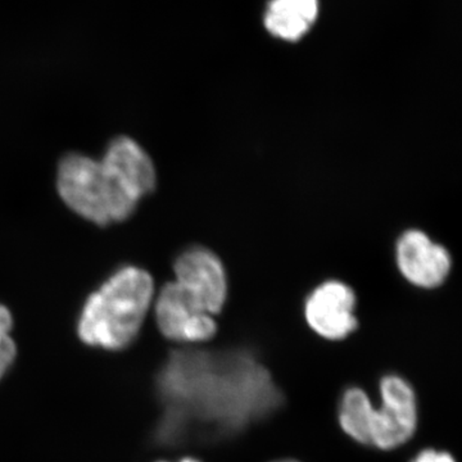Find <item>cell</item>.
Wrapping results in <instances>:
<instances>
[{"instance_id":"2","label":"cell","mask_w":462,"mask_h":462,"mask_svg":"<svg viewBox=\"0 0 462 462\" xmlns=\"http://www.w3.org/2000/svg\"><path fill=\"white\" fill-rule=\"evenodd\" d=\"M382 403L374 406L364 389H346L339 403V425L360 445L391 451L409 442L418 430V398L406 379L387 375L380 383Z\"/></svg>"},{"instance_id":"9","label":"cell","mask_w":462,"mask_h":462,"mask_svg":"<svg viewBox=\"0 0 462 462\" xmlns=\"http://www.w3.org/2000/svg\"><path fill=\"white\" fill-rule=\"evenodd\" d=\"M318 14V0H273L264 14V26L276 38L297 42L309 32Z\"/></svg>"},{"instance_id":"12","label":"cell","mask_w":462,"mask_h":462,"mask_svg":"<svg viewBox=\"0 0 462 462\" xmlns=\"http://www.w3.org/2000/svg\"><path fill=\"white\" fill-rule=\"evenodd\" d=\"M181 462H199L197 460H194V458H184Z\"/></svg>"},{"instance_id":"8","label":"cell","mask_w":462,"mask_h":462,"mask_svg":"<svg viewBox=\"0 0 462 462\" xmlns=\"http://www.w3.org/2000/svg\"><path fill=\"white\" fill-rule=\"evenodd\" d=\"M100 161L139 202L156 188L153 161L144 148L129 136H117L109 143Z\"/></svg>"},{"instance_id":"3","label":"cell","mask_w":462,"mask_h":462,"mask_svg":"<svg viewBox=\"0 0 462 462\" xmlns=\"http://www.w3.org/2000/svg\"><path fill=\"white\" fill-rule=\"evenodd\" d=\"M57 189L76 215L99 226L126 220L139 203L102 161L81 153L60 160Z\"/></svg>"},{"instance_id":"1","label":"cell","mask_w":462,"mask_h":462,"mask_svg":"<svg viewBox=\"0 0 462 462\" xmlns=\"http://www.w3.org/2000/svg\"><path fill=\"white\" fill-rule=\"evenodd\" d=\"M153 300L154 282L147 270L120 267L85 300L79 337L99 348H126L138 337Z\"/></svg>"},{"instance_id":"4","label":"cell","mask_w":462,"mask_h":462,"mask_svg":"<svg viewBox=\"0 0 462 462\" xmlns=\"http://www.w3.org/2000/svg\"><path fill=\"white\" fill-rule=\"evenodd\" d=\"M154 311L161 333L176 342H206L217 331L215 316L203 310L176 282H167L161 289Z\"/></svg>"},{"instance_id":"11","label":"cell","mask_w":462,"mask_h":462,"mask_svg":"<svg viewBox=\"0 0 462 462\" xmlns=\"http://www.w3.org/2000/svg\"><path fill=\"white\" fill-rule=\"evenodd\" d=\"M411 462H457L454 456L446 451H438V449L428 448L416 456Z\"/></svg>"},{"instance_id":"13","label":"cell","mask_w":462,"mask_h":462,"mask_svg":"<svg viewBox=\"0 0 462 462\" xmlns=\"http://www.w3.org/2000/svg\"><path fill=\"white\" fill-rule=\"evenodd\" d=\"M275 462H298L296 460H279V461H275Z\"/></svg>"},{"instance_id":"7","label":"cell","mask_w":462,"mask_h":462,"mask_svg":"<svg viewBox=\"0 0 462 462\" xmlns=\"http://www.w3.org/2000/svg\"><path fill=\"white\" fill-rule=\"evenodd\" d=\"M396 260L403 278L419 288L439 287L452 266L448 251L420 230H409L400 236Z\"/></svg>"},{"instance_id":"6","label":"cell","mask_w":462,"mask_h":462,"mask_svg":"<svg viewBox=\"0 0 462 462\" xmlns=\"http://www.w3.org/2000/svg\"><path fill=\"white\" fill-rule=\"evenodd\" d=\"M356 294L342 282L319 285L307 298V324L318 336L329 340L345 339L357 329Z\"/></svg>"},{"instance_id":"10","label":"cell","mask_w":462,"mask_h":462,"mask_svg":"<svg viewBox=\"0 0 462 462\" xmlns=\"http://www.w3.org/2000/svg\"><path fill=\"white\" fill-rule=\"evenodd\" d=\"M12 325L11 312L0 303V380L7 374L17 355L16 345L11 336Z\"/></svg>"},{"instance_id":"5","label":"cell","mask_w":462,"mask_h":462,"mask_svg":"<svg viewBox=\"0 0 462 462\" xmlns=\"http://www.w3.org/2000/svg\"><path fill=\"white\" fill-rule=\"evenodd\" d=\"M175 281L203 310L216 316L227 297L226 272L220 258L205 247L185 249L173 264Z\"/></svg>"}]
</instances>
